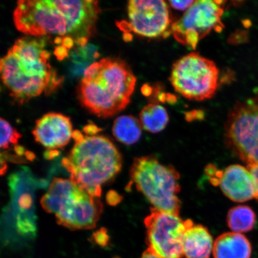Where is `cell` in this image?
<instances>
[{"instance_id":"17","label":"cell","mask_w":258,"mask_h":258,"mask_svg":"<svg viewBox=\"0 0 258 258\" xmlns=\"http://www.w3.org/2000/svg\"><path fill=\"white\" fill-rule=\"evenodd\" d=\"M140 120L145 131L151 134H157L165 128L168 124L169 117L164 106L159 104H149L142 109Z\"/></svg>"},{"instance_id":"20","label":"cell","mask_w":258,"mask_h":258,"mask_svg":"<svg viewBox=\"0 0 258 258\" xmlns=\"http://www.w3.org/2000/svg\"><path fill=\"white\" fill-rule=\"evenodd\" d=\"M92 239L95 243L100 247L105 248L110 243V237L107 233V230L105 228H102L96 231L92 235Z\"/></svg>"},{"instance_id":"8","label":"cell","mask_w":258,"mask_h":258,"mask_svg":"<svg viewBox=\"0 0 258 258\" xmlns=\"http://www.w3.org/2000/svg\"><path fill=\"white\" fill-rule=\"evenodd\" d=\"M227 146L247 166L258 164V97L238 101L225 124Z\"/></svg>"},{"instance_id":"22","label":"cell","mask_w":258,"mask_h":258,"mask_svg":"<svg viewBox=\"0 0 258 258\" xmlns=\"http://www.w3.org/2000/svg\"><path fill=\"white\" fill-rule=\"evenodd\" d=\"M122 197L114 191H109L106 197V202L109 205L115 206L121 201Z\"/></svg>"},{"instance_id":"9","label":"cell","mask_w":258,"mask_h":258,"mask_svg":"<svg viewBox=\"0 0 258 258\" xmlns=\"http://www.w3.org/2000/svg\"><path fill=\"white\" fill-rule=\"evenodd\" d=\"M225 4L224 1H196L181 18L173 24L174 38L183 46L195 50L199 42L211 32H220L224 28L222 17Z\"/></svg>"},{"instance_id":"4","label":"cell","mask_w":258,"mask_h":258,"mask_svg":"<svg viewBox=\"0 0 258 258\" xmlns=\"http://www.w3.org/2000/svg\"><path fill=\"white\" fill-rule=\"evenodd\" d=\"M75 145L62 165L70 173V179L93 196L99 198L102 185L111 181L120 172L122 157L117 147L102 135L84 137L73 132Z\"/></svg>"},{"instance_id":"23","label":"cell","mask_w":258,"mask_h":258,"mask_svg":"<svg viewBox=\"0 0 258 258\" xmlns=\"http://www.w3.org/2000/svg\"><path fill=\"white\" fill-rule=\"evenodd\" d=\"M54 54L58 60H62L69 55V50L60 45L55 48L54 50Z\"/></svg>"},{"instance_id":"1","label":"cell","mask_w":258,"mask_h":258,"mask_svg":"<svg viewBox=\"0 0 258 258\" xmlns=\"http://www.w3.org/2000/svg\"><path fill=\"white\" fill-rule=\"evenodd\" d=\"M101 12L95 0H19L13 18L16 29L29 36L69 37L84 46L95 32Z\"/></svg>"},{"instance_id":"3","label":"cell","mask_w":258,"mask_h":258,"mask_svg":"<svg viewBox=\"0 0 258 258\" xmlns=\"http://www.w3.org/2000/svg\"><path fill=\"white\" fill-rule=\"evenodd\" d=\"M136 83V77L124 60L103 58L85 70L77 95L81 104L93 114L108 118L127 107Z\"/></svg>"},{"instance_id":"15","label":"cell","mask_w":258,"mask_h":258,"mask_svg":"<svg viewBox=\"0 0 258 258\" xmlns=\"http://www.w3.org/2000/svg\"><path fill=\"white\" fill-rule=\"evenodd\" d=\"M213 254L214 258H250L251 246L245 235L229 232L216 239Z\"/></svg>"},{"instance_id":"21","label":"cell","mask_w":258,"mask_h":258,"mask_svg":"<svg viewBox=\"0 0 258 258\" xmlns=\"http://www.w3.org/2000/svg\"><path fill=\"white\" fill-rule=\"evenodd\" d=\"M196 1L185 0V1H169V3L172 8L177 11H187L193 5Z\"/></svg>"},{"instance_id":"13","label":"cell","mask_w":258,"mask_h":258,"mask_svg":"<svg viewBox=\"0 0 258 258\" xmlns=\"http://www.w3.org/2000/svg\"><path fill=\"white\" fill-rule=\"evenodd\" d=\"M32 133L35 141L46 149H61L73 138V125L67 116L48 112L38 119Z\"/></svg>"},{"instance_id":"11","label":"cell","mask_w":258,"mask_h":258,"mask_svg":"<svg viewBox=\"0 0 258 258\" xmlns=\"http://www.w3.org/2000/svg\"><path fill=\"white\" fill-rule=\"evenodd\" d=\"M127 15V21L117 24L124 33L132 31L148 38L166 37L172 33L169 5L162 0H131Z\"/></svg>"},{"instance_id":"25","label":"cell","mask_w":258,"mask_h":258,"mask_svg":"<svg viewBox=\"0 0 258 258\" xmlns=\"http://www.w3.org/2000/svg\"><path fill=\"white\" fill-rule=\"evenodd\" d=\"M84 132L87 135V136H95L96 134L101 131V128H98L95 124L86 125L83 128Z\"/></svg>"},{"instance_id":"24","label":"cell","mask_w":258,"mask_h":258,"mask_svg":"<svg viewBox=\"0 0 258 258\" xmlns=\"http://www.w3.org/2000/svg\"><path fill=\"white\" fill-rule=\"evenodd\" d=\"M247 168L249 170L253 177L254 182H255L256 189L255 199L258 201V164L247 166Z\"/></svg>"},{"instance_id":"5","label":"cell","mask_w":258,"mask_h":258,"mask_svg":"<svg viewBox=\"0 0 258 258\" xmlns=\"http://www.w3.org/2000/svg\"><path fill=\"white\" fill-rule=\"evenodd\" d=\"M40 203L45 211L54 215L58 224L71 230L94 228L104 208L99 198L71 179H53Z\"/></svg>"},{"instance_id":"7","label":"cell","mask_w":258,"mask_h":258,"mask_svg":"<svg viewBox=\"0 0 258 258\" xmlns=\"http://www.w3.org/2000/svg\"><path fill=\"white\" fill-rule=\"evenodd\" d=\"M219 72L211 60L191 52L173 63L170 82L185 98L202 101L211 99L218 87Z\"/></svg>"},{"instance_id":"19","label":"cell","mask_w":258,"mask_h":258,"mask_svg":"<svg viewBox=\"0 0 258 258\" xmlns=\"http://www.w3.org/2000/svg\"><path fill=\"white\" fill-rule=\"evenodd\" d=\"M0 127H1V142L0 146L2 150L9 149L12 145L18 143L19 139L22 137L21 134L13 128L9 122L3 119L0 118Z\"/></svg>"},{"instance_id":"26","label":"cell","mask_w":258,"mask_h":258,"mask_svg":"<svg viewBox=\"0 0 258 258\" xmlns=\"http://www.w3.org/2000/svg\"><path fill=\"white\" fill-rule=\"evenodd\" d=\"M74 43H75V41L72 38L69 37H63L62 46L67 48L68 50L72 48Z\"/></svg>"},{"instance_id":"2","label":"cell","mask_w":258,"mask_h":258,"mask_svg":"<svg viewBox=\"0 0 258 258\" xmlns=\"http://www.w3.org/2000/svg\"><path fill=\"white\" fill-rule=\"evenodd\" d=\"M46 43L43 37L19 38L0 61L3 82L21 105L43 93L49 95L62 85V77L49 63Z\"/></svg>"},{"instance_id":"10","label":"cell","mask_w":258,"mask_h":258,"mask_svg":"<svg viewBox=\"0 0 258 258\" xmlns=\"http://www.w3.org/2000/svg\"><path fill=\"white\" fill-rule=\"evenodd\" d=\"M191 220L154 208L144 219L148 249L161 258L183 257V240Z\"/></svg>"},{"instance_id":"27","label":"cell","mask_w":258,"mask_h":258,"mask_svg":"<svg viewBox=\"0 0 258 258\" xmlns=\"http://www.w3.org/2000/svg\"><path fill=\"white\" fill-rule=\"evenodd\" d=\"M140 258H161V257L157 255L156 254H155L151 251L150 250L147 249V250H145L143 254V255Z\"/></svg>"},{"instance_id":"12","label":"cell","mask_w":258,"mask_h":258,"mask_svg":"<svg viewBox=\"0 0 258 258\" xmlns=\"http://www.w3.org/2000/svg\"><path fill=\"white\" fill-rule=\"evenodd\" d=\"M210 181L220 186L222 191L235 202H245L255 198L256 189L249 169L240 164H233L224 170L212 165L206 168Z\"/></svg>"},{"instance_id":"6","label":"cell","mask_w":258,"mask_h":258,"mask_svg":"<svg viewBox=\"0 0 258 258\" xmlns=\"http://www.w3.org/2000/svg\"><path fill=\"white\" fill-rule=\"evenodd\" d=\"M130 176L138 191L154 208L179 215L180 176L173 167L164 165L154 156L136 158L131 166Z\"/></svg>"},{"instance_id":"14","label":"cell","mask_w":258,"mask_h":258,"mask_svg":"<svg viewBox=\"0 0 258 258\" xmlns=\"http://www.w3.org/2000/svg\"><path fill=\"white\" fill-rule=\"evenodd\" d=\"M214 243L211 233L202 225L192 223L185 232L183 240V257L210 258Z\"/></svg>"},{"instance_id":"16","label":"cell","mask_w":258,"mask_h":258,"mask_svg":"<svg viewBox=\"0 0 258 258\" xmlns=\"http://www.w3.org/2000/svg\"><path fill=\"white\" fill-rule=\"evenodd\" d=\"M140 120L133 115L119 116L115 119L112 126V134L119 143L125 145L137 143L142 135Z\"/></svg>"},{"instance_id":"18","label":"cell","mask_w":258,"mask_h":258,"mask_svg":"<svg viewBox=\"0 0 258 258\" xmlns=\"http://www.w3.org/2000/svg\"><path fill=\"white\" fill-rule=\"evenodd\" d=\"M227 221L228 227L234 233H247L255 225V213L247 206H235L229 211Z\"/></svg>"}]
</instances>
